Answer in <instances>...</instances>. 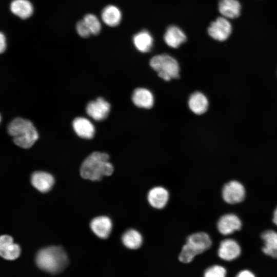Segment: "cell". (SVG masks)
Masks as SVG:
<instances>
[{
    "mask_svg": "<svg viewBox=\"0 0 277 277\" xmlns=\"http://www.w3.org/2000/svg\"><path fill=\"white\" fill-rule=\"evenodd\" d=\"M109 159V156L106 153H92L82 164L80 169L82 177L91 181H99L104 176L110 175L114 168Z\"/></svg>",
    "mask_w": 277,
    "mask_h": 277,
    "instance_id": "1",
    "label": "cell"
},
{
    "mask_svg": "<svg viewBox=\"0 0 277 277\" xmlns=\"http://www.w3.org/2000/svg\"><path fill=\"white\" fill-rule=\"evenodd\" d=\"M8 134L14 143L23 148H30L38 137L37 131L31 122L27 119L16 117L8 124Z\"/></svg>",
    "mask_w": 277,
    "mask_h": 277,
    "instance_id": "2",
    "label": "cell"
},
{
    "mask_svg": "<svg viewBox=\"0 0 277 277\" xmlns=\"http://www.w3.org/2000/svg\"><path fill=\"white\" fill-rule=\"evenodd\" d=\"M35 260L39 268L51 273L61 272L68 262L66 252L58 246H50L40 250Z\"/></svg>",
    "mask_w": 277,
    "mask_h": 277,
    "instance_id": "3",
    "label": "cell"
},
{
    "mask_svg": "<svg viewBox=\"0 0 277 277\" xmlns=\"http://www.w3.org/2000/svg\"><path fill=\"white\" fill-rule=\"evenodd\" d=\"M212 241L209 235L204 232L192 233L186 239L182 247L179 260L184 263L191 262L194 257L207 250L211 246Z\"/></svg>",
    "mask_w": 277,
    "mask_h": 277,
    "instance_id": "4",
    "label": "cell"
},
{
    "mask_svg": "<svg viewBox=\"0 0 277 277\" xmlns=\"http://www.w3.org/2000/svg\"><path fill=\"white\" fill-rule=\"evenodd\" d=\"M150 65L157 72L160 78L165 81H170L179 76V65L175 59L172 56L162 54L155 55L150 61Z\"/></svg>",
    "mask_w": 277,
    "mask_h": 277,
    "instance_id": "5",
    "label": "cell"
},
{
    "mask_svg": "<svg viewBox=\"0 0 277 277\" xmlns=\"http://www.w3.org/2000/svg\"><path fill=\"white\" fill-rule=\"evenodd\" d=\"M222 194L225 202L229 204H235L243 201L245 197V189L239 182L231 181L224 186Z\"/></svg>",
    "mask_w": 277,
    "mask_h": 277,
    "instance_id": "6",
    "label": "cell"
},
{
    "mask_svg": "<svg viewBox=\"0 0 277 277\" xmlns=\"http://www.w3.org/2000/svg\"><path fill=\"white\" fill-rule=\"evenodd\" d=\"M231 25L227 18L222 16L212 22L208 28L209 35L215 40L224 41L231 32Z\"/></svg>",
    "mask_w": 277,
    "mask_h": 277,
    "instance_id": "7",
    "label": "cell"
},
{
    "mask_svg": "<svg viewBox=\"0 0 277 277\" xmlns=\"http://www.w3.org/2000/svg\"><path fill=\"white\" fill-rule=\"evenodd\" d=\"M110 105L103 97L89 102L86 106V112L91 118L97 121L105 120L109 113Z\"/></svg>",
    "mask_w": 277,
    "mask_h": 277,
    "instance_id": "8",
    "label": "cell"
},
{
    "mask_svg": "<svg viewBox=\"0 0 277 277\" xmlns=\"http://www.w3.org/2000/svg\"><path fill=\"white\" fill-rule=\"evenodd\" d=\"M149 204L156 209H163L168 204L169 193L164 187L157 186L150 189L147 194Z\"/></svg>",
    "mask_w": 277,
    "mask_h": 277,
    "instance_id": "9",
    "label": "cell"
},
{
    "mask_svg": "<svg viewBox=\"0 0 277 277\" xmlns=\"http://www.w3.org/2000/svg\"><path fill=\"white\" fill-rule=\"evenodd\" d=\"M241 226L242 223L239 217L232 213L222 215L217 224L219 231L224 235L231 234L240 230Z\"/></svg>",
    "mask_w": 277,
    "mask_h": 277,
    "instance_id": "10",
    "label": "cell"
},
{
    "mask_svg": "<svg viewBox=\"0 0 277 277\" xmlns=\"http://www.w3.org/2000/svg\"><path fill=\"white\" fill-rule=\"evenodd\" d=\"M241 251V247L236 241L227 239L220 243L218 255L221 259L229 261L237 258L240 255Z\"/></svg>",
    "mask_w": 277,
    "mask_h": 277,
    "instance_id": "11",
    "label": "cell"
},
{
    "mask_svg": "<svg viewBox=\"0 0 277 277\" xmlns=\"http://www.w3.org/2000/svg\"><path fill=\"white\" fill-rule=\"evenodd\" d=\"M21 253L18 245L13 242V238L8 235H3L0 238V254L5 259L13 260L17 259Z\"/></svg>",
    "mask_w": 277,
    "mask_h": 277,
    "instance_id": "12",
    "label": "cell"
},
{
    "mask_svg": "<svg viewBox=\"0 0 277 277\" xmlns=\"http://www.w3.org/2000/svg\"><path fill=\"white\" fill-rule=\"evenodd\" d=\"M111 220L107 216H100L93 219L90 227L94 233L101 239H107L112 229Z\"/></svg>",
    "mask_w": 277,
    "mask_h": 277,
    "instance_id": "13",
    "label": "cell"
},
{
    "mask_svg": "<svg viewBox=\"0 0 277 277\" xmlns=\"http://www.w3.org/2000/svg\"><path fill=\"white\" fill-rule=\"evenodd\" d=\"M32 185L38 191L46 192L52 187L54 179L50 173L44 171H36L31 177Z\"/></svg>",
    "mask_w": 277,
    "mask_h": 277,
    "instance_id": "14",
    "label": "cell"
},
{
    "mask_svg": "<svg viewBox=\"0 0 277 277\" xmlns=\"http://www.w3.org/2000/svg\"><path fill=\"white\" fill-rule=\"evenodd\" d=\"M186 35L183 31L175 25L169 26L164 35L165 43L173 48L179 47L186 41Z\"/></svg>",
    "mask_w": 277,
    "mask_h": 277,
    "instance_id": "15",
    "label": "cell"
},
{
    "mask_svg": "<svg viewBox=\"0 0 277 277\" xmlns=\"http://www.w3.org/2000/svg\"><path fill=\"white\" fill-rule=\"evenodd\" d=\"M72 127L76 134L82 138L90 139L94 135L95 128L93 125L85 117L75 118L73 121Z\"/></svg>",
    "mask_w": 277,
    "mask_h": 277,
    "instance_id": "16",
    "label": "cell"
},
{
    "mask_svg": "<svg viewBox=\"0 0 277 277\" xmlns=\"http://www.w3.org/2000/svg\"><path fill=\"white\" fill-rule=\"evenodd\" d=\"M132 100L137 107L145 109L151 108L154 104L152 93L144 88H138L134 90L132 95Z\"/></svg>",
    "mask_w": 277,
    "mask_h": 277,
    "instance_id": "17",
    "label": "cell"
},
{
    "mask_svg": "<svg viewBox=\"0 0 277 277\" xmlns=\"http://www.w3.org/2000/svg\"><path fill=\"white\" fill-rule=\"evenodd\" d=\"M264 241L263 252L266 255L277 259V232L272 230L264 231L261 234Z\"/></svg>",
    "mask_w": 277,
    "mask_h": 277,
    "instance_id": "18",
    "label": "cell"
},
{
    "mask_svg": "<svg viewBox=\"0 0 277 277\" xmlns=\"http://www.w3.org/2000/svg\"><path fill=\"white\" fill-rule=\"evenodd\" d=\"M209 103L206 96L201 92L192 93L188 100V106L192 112L198 115L204 113L207 110Z\"/></svg>",
    "mask_w": 277,
    "mask_h": 277,
    "instance_id": "19",
    "label": "cell"
},
{
    "mask_svg": "<svg viewBox=\"0 0 277 277\" xmlns=\"http://www.w3.org/2000/svg\"><path fill=\"white\" fill-rule=\"evenodd\" d=\"M133 43L138 51L146 53L151 50L153 46V39L149 31L143 30L133 36Z\"/></svg>",
    "mask_w": 277,
    "mask_h": 277,
    "instance_id": "20",
    "label": "cell"
},
{
    "mask_svg": "<svg viewBox=\"0 0 277 277\" xmlns=\"http://www.w3.org/2000/svg\"><path fill=\"white\" fill-rule=\"evenodd\" d=\"M219 10L226 18H235L240 14L241 5L238 0H220Z\"/></svg>",
    "mask_w": 277,
    "mask_h": 277,
    "instance_id": "21",
    "label": "cell"
},
{
    "mask_svg": "<svg viewBox=\"0 0 277 277\" xmlns=\"http://www.w3.org/2000/svg\"><path fill=\"white\" fill-rule=\"evenodd\" d=\"M11 12L22 19H26L33 13L32 4L28 0H13L10 4Z\"/></svg>",
    "mask_w": 277,
    "mask_h": 277,
    "instance_id": "22",
    "label": "cell"
},
{
    "mask_svg": "<svg viewBox=\"0 0 277 277\" xmlns=\"http://www.w3.org/2000/svg\"><path fill=\"white\" fill-rule=\"evenodd\" d=\"M143 241L141 233L135 229H129L122 236V242L128 249L135 250L139 248Z\"/></svg>",
    "mask_w": 277,
    "mask_h": 277,
    "instance_id": "23",
    "label": "cell"
},
{
    "mask_svg": "<svg viewBox=\"0 0 277 277\" xmlns=\"http://www.w3.org/2000/svg\"><path fill=\"white\" fill-rule=\"evenodd\" d=\"M101 17L105 24L110 27H115L117 26L121 21L122 13L117 7L108 5L103 9Z\"/></svg>",
    "mask_w": 277,
    "mask_h": 277,
    "instance_id": "24",
    "label": "cell"
},
{
    "mask_svg": "<svg viewBox=\"0 0 277 277\" xmlns=\"http://www.w3.org/2000/svg\"><path fill=\"white\" fill-rule=\"evenodd\" d=\"M83 20L92 34L96 35L100 33L101 24L95 15L92 14H88L84 16Z\"/></svg>",
    "mask_w": 277,
    "mask_h": 277,
    "instance_id": "25",
    "label": "cell"
},
{
    "mask_svg": "<svg viewBox=\"0 0 277 277\" xmlns=\"http://www.w3.org/2000/svg\"><path fill=\"white\" fill-rule=\"evenodd\" d=\"M226 270L222 266L213 265L205 271L204 277H226Z\"/></svg>",
    "mask_w": 277,
    "mask_h": 277,
    "instance_id": "26",
    "label": "cell"
},
{
    "mask_svg": "<svg viewBox=\"0 0 277 277\" xmlns=\"http://www.w3.org/2000/svg\"><path fill=\"white\" fill-rule=\"evenodd\" d=\"M76 29L79 35L83 37H88L91 34L83 19L77 23Z\"/></svg>",
    "mask_w": 277,
    "mask_h": 277,
    "instance_id": "27",
    "label": "cell"
},
{
    "mask_svg": "<svg viewBox=\"0 0 277 277\" xmlns=\"http://www.w3.org/2000/svg\"><path fill=\"white\" fill-rule=\"evenodd\" d=\"M6 43L5 35L2 32L0 33V52L1 53L4 52L6 49Z\"/></svg>",
    "mask_w": 277,
    "mask_h": 277,
    "instance_id": "28",
    "label": "cell"
},
{
    "mask_svg": "<svg viewBox=\"0 0 277 277\" xmlns=\"http://www.w3.org/2000/svg\"><path fill=\"white\" fill-rule=\"evenodd\" d=\"M236 277H255L254 274L247 270L241 271L236 275Z\"/></svg>",
    "mask_w": 277,
    "mask_h": 277,
    "instance_id": "29",
    "label": "cell"
},
{
    "mask_svg": "<svg viewBox=\"0 0 277 277\" xmlns=\"http://www.w3.org/2000/svg\"><path fill=\"white\" fill-rule=\"evenodd\" d=\"M272 220L274 224L277 226V207L274 211Z\"/></svg>",
    "mask_w": 277,
    "mask_h": 277,
    "instance_id": "30",
    "label": "cell"
}]
</instances>
